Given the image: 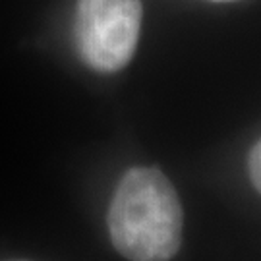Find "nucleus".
I'll list each match as a JSON object with an SVG mask.
<instances>
[{"instance_id":"obj_1","label":"nucleus","mask_w":261,"mask_h":261,"mask_svg":"<svg viewBox=\"0 0 261 261\" xmlns=\"http://www.w3.org/2000/svg\"><path fill=\"white\" fill-rule=\"evenodd\" d=\"M184 213L174 186L159 168L136 167L120 178L109 207L116 252L130 261H170L182 244Z\"/></svg>"},{"instance_id":"obj_4","label":"nucleus","mask_w":261,"mask_h":261,"mask_svg":"<svg viewBox=\"0 0 261 261\" xmlns=\"http://www.w3.org/2000/svg\"><path fill=\"white\" fill-rule=\"evenodd\" d=\"M211 2H234V0H211Z\"/></svg>"},{"instance_id":"obj_2","label":"nucleus","mask_w":261,"mask_h":261,"mask_svg":"<svg viewBox=\"0 0 261 261\" xmlns=\"http://www.w3.org/2000/svg\"><path fill=\"white\" fill-rule=\"evenodd\" d=\"M141 29V0H80L75 39L84 60L116 72L132 60Z\"/></svg>"},{"instance_id":"obj_3","label":"nucleus","mask_w":261,"mask_h":261,"mask_svg":"<svg viewBox=\"0 0 261 261\" xmlns=\"http://www.w3.org/2000/svg\"><path fill=\"white\" fill-rule=\"evenodd\" d=\"M248 168H250V178L255 190L261 194V140L253 145L250 151V159H248Z\"/></svg>"}]
</instances>
